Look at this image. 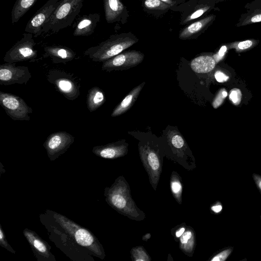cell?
Returning <instances> with one entry per match:
<instances>
[{
    "mask_svg": "<svg viewBox=\"0 0 261 261\" xmlns=\"http://www.w3.org/2000/svg\"><path fill=\"white\" fill-rule=\"evenodd\" d=\"M100 20V15L97 13L84 15L80 17L74 25L73 35L74 36H88L92 34L97 23Z\"/></svg>",
    "mask_w": 261,
    "mask_h": 261,
    "instance_id": "30bf717a",
    "label": "cell"
},
{
    "mask_svg": "<svg viewBox=\"0 0 261 261\" xmlns=\"http://www.w3.org/2000/svg\"><path fill=\"white\" fill-rule=\"evenodd\" d=\"M127 145L124 141H118L105 145L97 146L93 147V152L105 159H115L126 153Z\"/></svg>",
    "mask_w": 261,
    "mask_h": 261,
    "instance_id": "7c38bea8",
    "label": "cell"
},
{
    "mask_svg": "<svg viewBox=\"0 0 261 261\" xmlns=\"http://www.w3.org/2000/svg\"><path fill=\"white\" fill-rule=\"evenodd\" d=\"M140 153L151 170L158 171L160 167V163L157 153L148 146L140 148Z\"/></svg>",
    "mask_w": 261,
    "mask_h": 261,
    "instance_id": "d6986e66",
    "label": "cell"
},
{
    "mask_svg": "<svg viewBox=\"0 0 261 261\" xmlns=\"http://www.w3.org/2000/svg\"><path fill=\"white\" fill-rule=\"evenodd\" d=\"M144 57V54L139 51L122 52L102 62L101 69L107 72L125 70L140 64Z\"/></svg>",
    "mask_w": 261,
    "mask_h": 261,
    "instance_id": "8992f818",
    "label": "cell"
},
{
    "mask_svg": "<svg viewBox=\"0 0 261 261\" xmlns=\"http://www.w3.org/2000/svg\"><path fill=\"white\" fill-rule=\"evenodd\" d=\"M0 105L12 119L29 121L33 109L21 97L11 93L0 92Z\"/></svg>",
    "mask_w": 261,
    "mask_h": 261,
    "instance_id": "5b68a950",
    "label": "cell"
},
{
    "mask_svg": "<svg viewBox=\"0 0 261 261\" xmlns=\"http://www.w3.org/2000/svg\"><path fill=\"white\" fill-rule=\"evenodd\" d=\"M44 50L43 57H49L55 64H65L73 60L76 56L75 53L71 48L62 45L46 46Z\"/></svg>",
    "mask_w": 261,
    "mask_h": 261,
    "instance_id": "8fae6325",
    "label": "cell"
},
{
    "mask_svg": "<svg viewBox=\"0 0 261 261\" xmlns=\"http://www.w3.org/2000/svg\"><path fill=\"white\" fill-rule=\"evenodd\" d=\"M38 0H16L11 12L12 23L17 22Z\"/></svg>",
    "mask_w": 261,
    "mask_h": 261,
    "instance_id": "e0dca14e",
    "label": "cell"
},
{
    "mask_svg": "<svg viewBox=\"0 0 261 261\" xmlns=\"http://www.w3.org/2000/svg\"><path fill=\"white\" fill-rule=\"evenodd\" d=\"M222 209V206L220 204L216 205L212 207V210L215 213H219Z\"/></svg>",
    "mask_w": 261,
    "mask_h": 261,
    "instance_id": "e575fe53",
    "label": "cell"
},
{
    "mask_svg": "<svg viewBox=\"0 0 261 261\" xmlns=\"http://www.w3.org/2000/svg\"><path fill=\"white\" fill-rule=\"evenodd\" d=\"M31 77V73L28 67L15 66V63H9L0 65L1 85L26 84Z\"/></svg>",
    "mask_w": 261,
    "mask_h": 261,
    "instance_id": "ba28073f",
    "label": "cell"
},
{
    "mask_svg": "<svg viewBox=\"0 0 261 261\" xmlns=\"http://www.w3.org/2000/svg\"><path fill=\"white\" fill-rule=\"evenodd\" d=\"M226 96L227 92L225 90L221 91V93L220 92L213 103L214 107L217 108L221 105L223 99L225 98Z\"/></svg>",
    "mask_w": 261,
    "mask_h": 261,
    "instance_id": "83f0119b",
    "label": "cell"
},
{
    "mask_svg": "<svg viewBox=\"0 0 261 261\" xmlns=\"http://www.w3.org/2000/svg\"><path fill=\"white\" fill-rule=\"evenodd\" d=\"M84 0H60L49 20L44 25L42 32L55 34L71 26L83 7Z\"/></svg>",
    "mask_w": 261,
    "mask_h": 261,
    "instance_id": "7a4b0ae2",
    "label": "cell"
},
{
    "mask_svg": "<svg viewBox=\"0 0 261 261\" xmlns=\"http://www.w3.org/2000/svg\"><path fill=\"white\" fill-rule=\"evenodd\" d=\"M145 7L148 9L164 10L169 6L161 0H146L144 2Z\"/></svg>",
    "mask_w": 261,
    "mask_h": 261,
    "instance_id": "cb8c5ba5",
    "label": "cell"
},
{
    "mask_svg": "<svg viewBox=\"0 0 261 261\" xmlns=\"http://www.w3.org/2000/svg\"><path fill=\"white\" fill-rule=\"evenodd\" d=\"M171 189L173 193L175 195L180 193L181 186L178 180H173L171 182Z\"/></svg>",
    "mask_w": 261,
    "mask_h": 261,
    "instance_id": "f1b7e54d",
    "label": "cell"
},
{
    "mask_svg": "<svg viewBox=\"0 0 261 261\" xmlns=\"http://www.w3.org/2000/svg\"><path fill=\"white\" fill-rule=\"evenodd\" d=\"M251 21L252 22H257L261 21V14H258L251 18Z\"/></svg>",
    "mask_w": 261,
    "mask_h": 261,
    "instance_id": "836d02e7",
    "label": "cell"
},
{
    "mask_svg": "<svg viewBox=\"0 0 261 261\" xmlns=\"http://www.w3.org/2000/svg\"><path fill=\"white\" fill-rule=\"evenodd\" d=\"M106 21L111 23L117 21L124 10L120 0H103Z\"/></svg>",
    "mask_w": 261,
    "mask_h": 261,
    "instance_id": "5bb4252c",
    "label": "cell"
},
{
    "mask_svg": "<svg viewBox=\"0 0 261 261\" xmlns=\"http://www.w3.org/2000/svg\"><path fill=\"white\" fill-rule=\"evenodd\" d=\"M171 144L176 148H181L185 142L181 135L175 130L172 131L168 136Z\"/></svg>",
    "mask_w": 261,
    "mask_h": 261,
    "instance_id": "603a6c76",
    "label": "cell"
},
{
    "mask_svg": "<svg viewBox=\"0 0 261 261\" xmlns=\"http://www.w3.org/2000/svg\"><path fill=\"white\" fill-rule=\"evenodd\" d=\"M137 41L133 35H114L97 45L88 48L84 54L93 61L102 62L122 53Z\"/></svg>",
    "mask_w": 261,
    "mask_h": 261,
    "instance_id": "6da1fadb",
    "label": "cell"
},
{
    "mask_svg": "<svg viewBox=\"0 0 261 261\" xmlns=\"http://www.w3.org/2000/svg\"><path fill=\"white\" fill-rule=\"evenodd\" d=\"M215 77L216 80L220 83L226 81L229 78L226 74L220 71L215 73Z\"/></svg>",
    "mask_w": 261,
    "mask_h": 261,
    "instance_id": "f546056e",
    "label": "cell"
},
{
    "mask_svg": "<svg viewBox=\"0 0 261 261\" xmlns=\"http://www.w3.org/2000/svg\"><path fill=\"white\" fill-rule=\"evenodd\" d=\"M233 250V248L229 247L225 250H222L218 254L214 256L212 259V261H224L225 260Z\"/></svg>",
    "mask_w": 261,
    "mask_h": 261,
    "instance_id": "d4e9b609",
    "label": "cell"
},
{
    "mask_svg": "<svg viewBox=\"0 0 261 261\" xmlns=\"http://www.w3.org/2000/svg\"><path fill=\"white\" fill-rule=\"evenodd\" d=\"M47 81L68 100H74L80 94V85L72 75L58 69L49 71Z\"/></svg>",
    "mask_w": 261,
    "mask_h": 261,
    "instance_id": "277c9868",
    "label": "cell"
},
{
    "mask_svg": "<svg viewBox=\"0 0 261 261\" xmlns=\"http://www.w3.org/2000/svg\"><path fill=\"white\" fill-rule=\"evenodd\" d=\"M252 177L257 188L261 194V175L253 173L252 174Z\"/></svg>",
    "mask_w": 261,
    "mask_h": 261,
    "instance_id": "4dcf8cb0",
    "label": "cell"
},
{
    "mask_svg": "<svg viewBox=\"0 0 261 261\" xmlns=\"http://www.w3.org/2000/svg\"><path fill=\"white\" fill-rule=\"evenodd\" d=\"M207 9L208 8H203L196 10L187 18L185 21L188 22L200 17L207 10Z\"/></svg>",
    "mask_w": 261,
    "mask_h": 261,
    "instance_id": "4316f807",
    "label": "cell"
},
{
    "mask_svg": "<svg viewBox=\"0 0 261 261\" xmlns=\"http://www.w3.org/2000/svg\"><path fill=\"white\" fill-rule=\"evenodd\" d=\"M185 231V228H181L180 229H179L178 231H177L176 233V236L177 237H180L184 232Z\"/></svg>",
    "mask_w": 261,
    "mask_h": 261,
    "instance_id": "8d00e7d4",
    "label": "cell"
},
{
    "mask_svg": "<svg viewBox=\"0 0 261 261\" xmlns=\"http://www.w3.org/2000/svg\"><path fill=\"white\" fill-rule=\"evenodd\" d=\"M230 99L236 105H238L241 98V93L238 89H235L231 91L229 94Z\"/></svg>",
    "mask_w": 261,
    "mask_h": 261,
    "instance_id": "484cf974",
    "label": "cell"
},
{
    "mask_svg": "<svg viewBox=\"0 0 261 261\" xmlns=\"http://www.w3.org/2000/svg\"><path fill=\"white\" fill-rule=\"evenodd\" d=\"M192 235V233L190 231L184 232L183 234L181 235L182 236L180 238L181 243L182 244H185L187 243L188 240L191 238Z\"/></svg>",
    "mask_w": 261,
    "mask_h": 261,
    "instance_id": "1f68e13d",
    "label": "cell"
},
{
    "mask_svg": "<svg viewBox=\"0 0 261 261\" xmlns=\"http://www.w3.org/2000/svg\"><path fill=\"white\" fill-rule=\"evenodd\" d=\"M163 2H165L168 4H169L170 3V0H162Z\"/></svg>",
    "mask_w": 261,
    "mask_h": 261,
    "instance_id": "74e56055",
    "label": "cell"
},
{
    "mask_svg": "<svg viewBox=\"0 0 261 261\" xmlns=\"http://www.w3.org/2000/svg\"><path fill=\"white\" fill-rule=\"evenodd\" d=\"M252 45V42L250 40H246L240 42L238 44V48L240 49H245L250 47Z\"/></svg>",
    "mask_w": 261,
    "mask_h": 261,
    "instance_id": "d6a6232c",
    "label": "cell"
},
{
    "mask_svg": "<svg viewBox=\"0 0 261 261\" xmlns=\"http://www.w3.org/2000/svg\"><path fill=\"white\" fill-rule=\"evenodd\" d=\"M145 84V82H143L132 89L113 110L111 116H118L124 114L129 110L137 100Z\"/></svg>",
    "mask_w": 261,
    "mask_h": 261,
    "instance_id": "4fadbf2b",
    "label": "cell"
},
{
    "mask_svg": "<svg viewBox=\"0 0 261 261\" xmlns=\"http://www.w3.org/2000/svg\"><path fill=\"white\" fill-rule=\"evenodd\" d=\"M216 62L214 58L209 56H201L194 58L191 62L192 70L196 73H205L212 71Z\"/></svg>",
    "mask_w": 261,
    "mask_h": 261,
    "instance_id": "2e32d148",
    "label": "cell"
},
{
    "mask_svg": "<svg viewBox=\"0 0 261 261\" xmlns=\"http://www.w3.org/2000/svg\"><path fill=\"white\" fill-rule=\"evenodd\" d=\"M226 50V47L225 46H222L220 49L218 55L220 57H223Z\"/></svg>",
    "mask_w": 261,
    "mask_h": 261,
    "instance_id": "d590c367",
    "label": "cell"
},
{
    "mask_svg": "<svg viewBox=\"0 0 261 261\" xmlns=\"http://www.w3.org/2000/svg\"><path fill=\"white\" fill-rule=\"evenodd\" d=\"M209 16L195 22L185 28L179 34L180 39H187L201 31L212 19Z\"/></svg>",
    "mask_w": 261,
    "mask_h": 261,
    "instance_id": "ac0fdd59",
    "label": "cell"
},
{
    "mask_svg": "<svg viewBox=\"0 0 261 261\" xmlns=\"http://www.w3.org/2000/svg\"><path fill=\"white\" fill-rule=\"evenodd\" d=\"M110 200L115 207L119 210H124L128 203V198L116 191L110 195Z\"/></svg>",
    "mask_w": 261,
    "mask_h": 261,
    "instance_id": "44dd1931",
    "label": "cell"
},
{
    "mask_svg": "<svg viewBox=\"0 0 261 261\" xmlns=\"http://www.w3.org/2000/svg\"><path fill=\"white\" fill-rule=\"evenodd\" d=\"M74 141V137L70 134L64 131L58 132L49 135L43 146L49 158L54 160L65 152Z\"/></svg>",
    "mask_w": 261,
    "mask_h": 261,
    "instance_id": "9c48e42d",
    "label": "cell"
},
{
    "mask_svg": "<svg viewBox=\"0 0 261 261\" xmlns=\"http://www.w3.org/2000/svg\"><path fill=\"white\" fill-rule=\"evenodd\" d=\"M74 238L76 242L84 247H89L94 242L93 236L87 229L79 228L74 233Z\"/></svg>",
    "mask_w": 261,
    "mask_h": 261,
    "instance_id": "ffe728a7",
    "label": "cell"
},
{
    "mask_svg": "<svg viewBox=\"0 0 261 261\" xmlns=\"http://www.w3.org/2000/svg\"><path fill=\"white\" fill-rule=\"evenodd\" d=\"M31 33H23L22 37L6 53L4 61L6 63H15L32 60L37 56V50L34 48L36 44Z\"/></svg>",
    "mask_w": 261,
    "mask_h": 261,
    "instance_id": "3957f363",
    "label": "cell"
},
{
    "mask_svg": "<svg viewBox=\"0 0 261 261\" xmlns=\"http://www.w3.org/2000/svg\"><path fill=\"white\" fill-rule=\"evenodd\" d=\"M60 0H48L28 22L24 32L33 34L34 37L42 34V28L57 7Z\"/></svg>",
    "mask_w": 261,
    "mask_h": 261,
    "instance_id": "52a82bcc",
    "label": "cell"
},
{
    "mask_svg": "<svg viewBox=\"0 0 261 261\" xmlns=\"http://www.w3.org/2000/svg\"><path fill=\"white\" fill-rule=\"evenodd\" d=\"M27 237L29 240L33 247L38 252L42 253H46L48 252L47 248L44 243L38 238L35 237L31 234L28 233L26 234Z\"/></svg>",
    "mask_w": 261,
    "mask_h": 261,
    "instance_id": "7402d4cb",
    "label": "cell"
},
{
    "mask_svg": "<svg viewBox=\"0 0 261 261\" xmlns=\"http://www.w3.org/2000/svg\"><path fill=\"white\" fill-rule=\"evenodd\" d=\"M260 219H261V216H260Z\"/></svg>",
    "mask_w": 261,
    "mask_h": 261,
    "instance_id": "f35d334b",
    "label": "cell"
},
{
    "mask_svg": "<svg viewBox=\"0 0 261 261\" xmlns=\"http://www.w3.org/2000/svg\"><path fill=\"white\" fill-rule=\"evenodd\" d=\"M106 101L103 91L95 86L88 90L87 97V106L90 112H93L101 106Z\"/></svg>",
    "mask_w": 261,
    "mask_h": 261,
    "instance_id": "9a60e30c",
    "label": "cell"
}]
</instances>
